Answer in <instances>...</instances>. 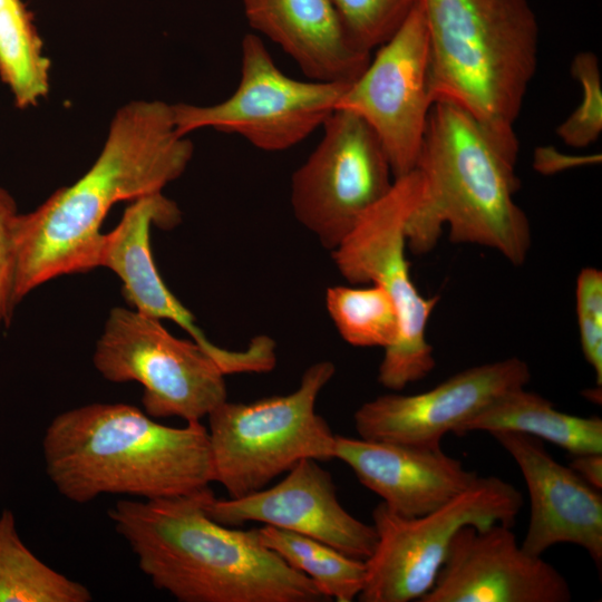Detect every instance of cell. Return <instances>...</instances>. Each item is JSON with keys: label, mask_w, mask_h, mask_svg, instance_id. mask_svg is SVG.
Returning a JSON list of instances; mask_svg holds the SVG:
<instances>
[{"label": "cell", "mask_w": 602, "mask_h": 602, "mask_svg": "<svg viewBox=\"0 0 602 602\" xmlns=\"http://www.w3.org/2000/svg\"><path fill=\"white\" fill-rule=\"evenodd\" d=\"M193 152L192 142L176 130L172 105L137 100L118 109L90 168L19 214L16 304L50 280L96 269L109 210L162 192L185 172Z\"/></svg>", "instance_id": "obj_1"}, {"label": "cell", "mask_w": 602, "mask_h": 602, "mask_svg": "<svg viewBox=\"0 0 602 602\" xmlns=\"http://www.w3.org/2000/svg\"><path fill=\"white\" fill-rule=\"evenodd\" d=\"M212 489L120 499L108 515L152 584L181 602L330 601L305 574L266 547L258 528L214 521Z\"/></svg>", "instance_id": "obj_2"}, {"label": "cell", "mask_w": 602, "mask_h": 602, "mask_svg": "<svg viewBox=\"0 0 602 602\" xmlns=\"http://www.w3.org/2000/svg\"><path fill=\"white\" fill-rule=\"evenodd\" d=\"M46 474L66 499L183 496L214 482L208 431L200 421L169 427L122 402L65 410L42 438Z\"/></svg>", "instance_id": "obj_3"}, {"label": "cell", "mask_w": 602, "mask_h": 602, "mask_svg": "<svg viewBox=\"0 0 602 602\" xmlns=\"http://www.w3.org/2000/svg\"><path fill=\"white\" fill-rule=\"evenodd\" d=\"M518 148L459 106L434 103L416 166L423 192L406 225L410 250L427 253L448 225L452 242L493 249L513 265L523 264L532 239L514 200Z\"/></svg>", "instance_id": "obj_4"}, {"label": "cell", "mask_w": 602, "mask_h": 602, "mask_svg": "<svg viewBox=\"0 0 602 602\" xmlns=\"http://www.w3.org/2000/svg\"><path fill=\"white\" fill-rule=\"evenodd\" d=\"M428 36L433 104L447 101L508 143L538 57L527 0H420Z\"/></svg>", "instance_id": "obj_5"}, {"label": "cell", "mask_w": 602, "mask_h": 602, "mask_svg": "<svg viewBox=\"0 0 602 602\" xmlns=\"http://www.w3.org/2000/svg\"><path fill=\"white\" fill-rule=\"evenodd\" d=\"M334 372L331 361H318L288 395L251 402L226 399L208 414L214 482L231 498L264 488L301 459L334 458L337 435L315 412L319 394Z\"/></svg>", "instance_id": "obj_6"}, {"label": "cell", "mask_w": 602, "mask_h": 602, "mask_svg": "<svg viewBox=\"0 0 602 602\" xmlns=\"http://www.w3.org/2000/svg\"><path fill=\"white\" fill-rule=\"evenodd\" d=\"M423 185L417 168L396 178L389 193L332 250L334 264L347 281L379 284L395 303L398 337L385 349L378 371L379 383L394 391L425 378L436 366L426 329L439 299L419 293L406 258V225Z\"/></svg>", "instance_id": "obj_7"}, {"label": "cell", "mask_w": 602, "mask_h": 602, "mask_svg": "<svg viewBox=\"0 0 602 602\" xmlns=\"http://www.w3.org/2000/svg\"><path fill=\"white\" fill-rule=\"evenodd\" d=\"M522 506V493L496 476H478L446 504L416 517L400 516L381 502L372 511L377 544L365 561L358 600L419 601L431 589L460 528L513 525Z\"/></svg>", "instance_id": "obj_8"}, {"label": "cell", "mask_w": 602, "mask_h": 602, "mask_svg": "<svg viewBox=\"0 0 602 602\" xmlns=\"http://www.w3.org/2000/svg\"><path fill=\"white\" fill-rule=\"evenodd\" d=\"M93 363L110 382L140 383L144 411L153 418L200 421L227 399L225 373L204 348L135 309L109 311Z\"/></svg>", "instance_id": "obj_9"}, {"label": "cell", "mask_w": 602, "mask_h": 602, "mask_svg": "<svg viewBox=\"0 0 602 602\" xmlns=\"http://www.w3.org/2000/svg\"><path fill=\"white\" fill-rule=\"evenodd\" d=\"M241 50L240 82L227 99L210 106L172 105L178 134L213 128L262 151H284L322 127L350 85L289 77L254 33L243 37Z\"/></svg>", "instance_id": "obj_10"}, {"label": "cell", "mask_w": 602, "mask_h": 602, "mask_svg": "<svg viewBox=\"0 0 602 602\" xmlns=\"http://www.w3.org/2000/svg\"><path fill=\"white\" fill-rule=\"evenodd\" d=\"M322 128L320 143L292 175L290 201L297 220L332 251L389 193L395 177L362 118L334 109Z\"/></svg>", "instance_id": "obj_11"}, {"label": "cell", "mask_w": 602, "mask_h": 602, "mask_svg": "<svg viewBox=\"0 0 602 602\" xmlns=\"http://www.w3.org/2000/svg\"><path fill=\"white\" fill-rule=\"evenodd\" d=\"M428 67L427 27L419 2L349 85L336 108L356 114L372 128L395 179L417 166L433 105Z\"/></svg>", "instance_id": "obj_12"}, {"label": "cell", "mask_w": 602, "mask_h": 602, "mask_svg": "<svg viewBox=\"0 0 602 602\" xmlns=\"http://www.w3.org/2000/svg\"><path fill=\"white\" fill-rule=\"evenodd\" d=\"M181 220L176 203L162 192L132 201L117 226L103 234L97 268H107L120 279L123 294L136 311L169 320L185 330L219 362L225 375L270 371L275 363V352L269 338L258 336L239 351L214 344L163 281L151 250V226L171 230Z\"/></svg>", "instance_id": "obj_13"}, {"label": "cell", "mask_w": 602, "mask_h": 602, "mask_svg": "<svg viewBox=\"0 0 602 602\" xmlns=\"http://www.w3.org/2000/svg\"><path fill=\"white\" fill-rule=\"evenodd\" d=\"M531 379L528 365L511 357L467 368L416 395H381L353 415L360 438L438 447L448 433L463 426L497 398Z\"/></svg>", "instance_id": "obj_14"}, {"label": "cell", "mask_w": 602, "mask_h": 602, "mask_svg": "<svg viewBox=\"0 0 602 602\" xmlns=\"http://www.w3.org/2000/svg\"><path fill=\"white\" fill-rule=\"evenodd\" d=\"M512 525L460 528L419 602H569L562 573L517 542Z\"/></svg>", "instance_id": "obj_15"}, {"label": "cell", "mask_w": 602, "mask_h": 602, "mask_svg": "<svg viewBox=\"0 0 602 602\" xmlns=\"http://www.w3.org/2000/svg\"><path fill=\"white\" fill-rule=\"evenodd\" d=\"M285 474L274 486L242 497L212 496L206 512L226 526L260 522L315 538L353 559L370 557L377 544L373 525L341 505L330 473L318 460L301 459Z\"/></svg>", "instance_id": "obj_16"}, {"label": "cell", "mask_w": 602, "mask_h": 602, "mask_svg": "<svg viewBox=\"0 0 602 602\" xmlns=\"http://www.w3.org/2000/svg\"><path fill=\"white\" fill-rule=\"evenodd\" d=\"M491 436L511 455L527 487L531 515L522 547L542 556L557 544L584 548L602 564V495L569 465L555 460L543 441L512 431Z\"/></svg>", "instance_id": "obj_17"}, {"label": "cell", "mask_w": 602, "mask_h": 602, "mask_svg": "<svg viewBox=\"0 0 602 602\" xmlns=\"http://www.w3.org/2000/svg\"><path fill=\"white\" fill-rule=\"evenodd\" d=\"M394 513L416 517L446 504L477 478L440 446L336 436V456Z\"/></svg>", "instance_id": "obj_18"}, {"label": "cell", "mask_w": 602, "mask_h": 602, "mask_svg": "<svg viewBox=\"0 0 602 602\" xmlns=\"http://www.w3.org/2000/svg\"><path fill=\"white\" fill-rule=\"evenodd\" d=\"M254 30L279 45L311 80L355 81L371 52L346 32L331 0H241Z\"/></svg>", "instance_id": "obj_19"}, {"label": "cell", "mask_w": 602, "mask_h": 602, "mask_svg": "<svg viewBox=\"0 0 602 602\" xmlns=\"http://www.w3.org/2000/svg\"><path fill=\"white\" fill-rule=\"evenodd\" d=\"M470 431H512L545 440L572 456L602 453V419L563 412L552 401L525 387L507 391L462 428Z\"/></svg>", "instance_id": "obj_20"}, {"label": "cell", "mask_w": 602, "mask_h": 602, "mask_svg": "<svg viewBox=\"0 0 602 602\" xmlns=\"http://www.w3.org/2000/svg\"><path fill=\"white\" fill-rule=\"evenodd\" d=\"M90 591L38 559L21 540L14 514L0 513V602H89Z\"/></svg>", "instance_id": "obj_21"}, {"label": "cell", "mask_w": 602, "mask_h": 602, "mask_svg": "<svg viewBox=\"0 0 602 602\" xmlns=\"http://www.w3.org/2000/svg\"><path fill=\"white\" fill-rule=\"evenodd\" d=\"M258 531L266 547L311 579L330 601L351 602L361 593L366 580L365 561L283 528L263 525Z\"/></svg>", "instance_id": "obj_22"}, {"label": "cell", "mask_w": 602, "mask_h": 602, "mask_svg": "<svg viewBox=\"0 0 602 602\" xmlns=\"http://www.w3.org/2000/svg\"><path fill=\"white\" fill-rule=\"evenodd\" d=\"M50 61L32 16L21 0L0 9V78L19 108L36 105L49 89Z\"/></svg>", "instance_id": "obj_23"}, {"label": "cell", "mask_w": 602, "mask_h": 602, "mask_svg": "<svg viewBox=\"0 0 602 602\" xmlns=\"http://www.w3.org/2000/svg\"><path fill=\"white\" fill-rule=\"evenodd\" d=\"M326 305L338 332L351 346L387 349L398 337L395 303L379 284L330 287L326 292Z\"/></svg>", "instance_id": "obj_24"}, {"label": "cell", "mask_w": 602, "mask_h": 602, "mask_svg": "<svg viewBox=\"0 0 602 602\" xmlns=\"http://www.w3.org/2000/svg\"><path fill=\"white\" fill-rule=\"evenodd\" d=\"M350 39L361 49L387 42L420 0H331Z\"/></svg>", "instance_id": "obj_25"}, {"label": "cell", "mask_w": 602, "mask_h": 602, "mask_svg": "<svg viewBox=\"0 0 602 602\" xmlns=\"http://www.w3.org/2000/svg\"><path fill=\"white\" fill-rule=\"evenodd\" d=\"M571 76L581 85V103L556 128V134L573 147L594 143L602 132V81L598 57L581 51L572 60Z\"/></svg>", "instance_id": "obj_26"}, {"label": "cell", "mask_w": 602, "mask_h": 602, "mask_svg": "<svg viewBox=\"0 0 602 602\" xmlns=\"http://www.w3.org/2000/svg\"><path fill=\"white\" fill-rule=\"evenodd\" d=\"M576 318L580 342L586 362L602 386V272L583 268L576 280Z\"/></svg>", "instance_id": "obj_27"}, {"label": "cell", "mask_w": 602, "mask_h": 602, "mask_svg": "<svg viewBox=\"0 0 602 602\" xmlns=\"http://www.w3.org/2000/svg\"><path fill=\"white\" fill-rule=\"evenodd\" d=\"M17 203L0 185V328L11 322L14 308V282L17 271Z\"/></svg>", "instance_id": "obj_28"}, {"label": "cell", "mask_w": 602, "mask_h": 602, "mask_svg": "<svg viewBox=\"0 0 602 602\" xmlns=\"http://www.w3.org/2000/svg\"><path fill=\"white\" fill-rule=\"evenodd\" d=\"M600 161V154L589 156H573L563 154L554 147L544 146L536 148V151L534 152L533 165L535 169L543 174H552L575 166L595 164Z\"/></svg>", "instance_id": "obj_29"}, {"label": "cell", "mask_w": 602, "mask_h": 602, "mask_svg": "<svg viewBox=\"0 0 602 602\" xmlns=\"http://www.w3.org/2000/svg\"><path fill=\"white\" fill-rule=\"evenodd\" d=\"M569 466L589 485L602 491V453L572 456Z\"/></svg>", "instance_id": "obj_30"}, {"label": "cell", "mask_w": 602, "mask_h": 602, "mask_svg": "<svg viewBox=\"0 0 602 602\" xmlns=\"http://www.w3.org/2000/svg\"><path fill=\"white\" fill-rule=\"evenodd\" d=\"M11 0H0V9L2 7H4L8 2H10Z\"/></svg>", "instance_id": "obj_31"}]
</instances>
